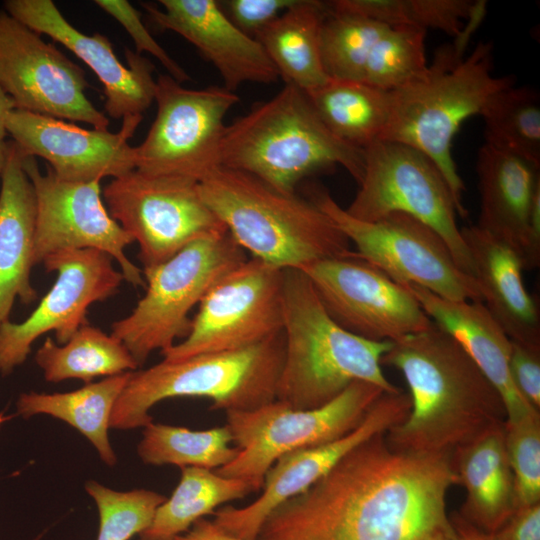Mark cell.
I'll use <instances>...</instances> for the list:
<instances>
[{
  "instance_id": "cell-31",
  "label": "cell",
  "mask_w": 540,
  "mask_h": 540,
  "mask_svg": "<svg viewBox=\"0 0 540 540\" xmlns=\"http://www.w3.org/2000/svg\"><path fill=\"white\" fill-rule=\"evenodd\" d=\"M35 362L47 382L79 379L85 384L100 376L135 371L139 366L125 345L88 322L60 346L50 337L39 347Z\"/></svg>"
},
{
  "instance_id": "cell-11",
  "label": "cell",
  "mask_w": 540,
  "mask_h": 540,
  "mask_svg": "<svg viewBox=\"0 0 540 540\" xmlns=\"http://www.w3.org/2000/svg\"><path fill=\"white\" fill-rule=\"evenodd\" d=\"M364 171L345 211L364 222L390 213L409 214L445 240L462 271L473 263L457 225L458 207L443 174L423 152L398 142L376 140L363 149Z\"/></svg>"
},
{
  "instance_id": "cell-37",
  "label": "cell",
  "mask_w": 540,
  "mask_h": 540,
  "mask_svg": "<svg viewBox=\"0 0 540 540\" xmlns=\"http://www.w3.org/2000/svg\"><path fill=\"white\" fill-rule=\"evenodd\" d=\"M426 30L388 26L367 60L363 82L384 91H394L426 70Z\"/></svg>"
},
{
  "instance_id": "cell-15",
  "label": "cell",
  "mask_w": 540,
  "mask_h": 540,
  "mask_svg": "<svg viewBox=\"0 0 540 540\" xmlns=\"http://www.w3.org/2000/svg\"><path fill=\"white\" fill-rule=\"evenodd\" d=\"M302 270L324 308L343 329L372 341H395L432 320L406 286L351 251Z\"/></svg>"
},
{
  "instance_id": "cell-39",
  "label": "cell",
  "mask_w": 540,
  "mask_h": 540,
  "mask_svg": "<svg viewBox=\"0 0 540 540\" xmlns=\"http://www.w3.org/2000/svg\"><path fill=\"white\" fill-rule=\"evenodd\" d=\"M505 446L517 508L540 503V415L505 422Z\"/></svg>"
},
{
  "instance_id": "cell-25",
  "label": "cell",
  "mask_w": 540,
  "mask_h": 540,
  "mask_svg": "<svg viewBox=\"0 0 540 540\" xmlns=\"http://www.w3.org/2000/svg\"><path fill=\"white\" fill-rule=\"evenodd\" d=\"M460 231L488 312L512 341L540 346L539 308L525 288L518 253L477 225Z\"/></svg>"
},
{
  "instance_id": "cell-22",
  "label": "cell",
  "mask_w": 540,
  "mask_h": 540,
  "mask_svg": "<svg viewBox=\"0 0 540 540\" xmlns=\"http://www.w3.org/2000/svg\"><path fill=\"white\" fill-rule=\"evenodd\" d=\"M163 10L144 7L163 30L181 35L219 72L226 90L244 83L271 84L278 71L262 45L241 31L215 0H160Z\"/></svg>"
},
{
  "instance_id": "cell-6",
  "label": "cell",
  "mask_w": 540,
  "mask_h": 540,
  "mask_svg": "<svg viewBox=\"0 0 540 540\" xmlns=\"http://www.w3.org/2000/svg\"><path fill=\"white\" fill-rule=\"evenodd\" d=\"M199 191L234 241L270 266L303 269L351 252L349 240L311 198L222 166L199 182Z\"/></svg>"
},
{
  "instance_id": "cell-16",
  "label": "cell",
  "mask_w": 540,
  "mask_h": 540,
  "mask_svg": "<svg viewBox=\"0 0 540 540\" xmlns=\"http://www.w3.org/2000/svg\"><path fill=\"white\" fill-rule=\"evenodd\" d=\"M22 164L36 202L34 265L63 250L96 249L117 261L126 282L145 288L142 270L125 253L134 241L105 208L99 181H64L51 169L42 174L32 156Z\"/></svg>"
},
{
  "instance_id": "cell-14",
  "label": "cell",
  "mask_w": 540,
  "mask_h": 540,
  "mask_svg": "<svg viewBox=\"0 0 540 540\" xmlns=\"http://www.w3.org/2000/svg\"><path fill=\"white\" fill-rule=\"evenodd\" d=\"M110 216L139 246L143 268L167 261L190 242L226 230L199 183L132 170L103 190Z\"/></svg>"
},
{
  "instance_id": "cell-19",
  "label": "cell",
  "mask_w": 540,
  "mask_h": 540,
  "mask_svg": "<svg viewBox=\"0 0 540 540\" xmlns=\"http://www.w3.org/2000/svg\"><path fill=\"white\" fill-rule=\"evenodd\" d=\"M410 405L407 393L384 392L352 431L280 457L267 471L256 500L245 507H219L212 513L213 521L234 536L257 540L264 521L277 506L310 488L355 447L402 422Z\"/></svg>"
},
{
  "instance_id": "cell-7",
  "label": "cell",
  "mask_w": 540,
  "mask_h": 540,
  "mask_svg": "<svg viewBox=\"0 0 540 540\" xmlns=\"http://www.w3.org/2000/svg\"><path fill=\"white\" fill-rule=\"evenodd\" d=\"M284 357L283 331L253 346L204 353L132 371L110 417V428L130 430L153 422L151 408L175 397H202L212 410L247 411L276 399Z\"/></svg>"
},
{
  "instance_id": "cell-26",
  "label": "cell",
  "mask_w": 540,
  "mask_h": 540,
  "mask_svg": "<svg viewBox=\"0 0 540 540\" xmlns=\"http://www.w3.org/2000/svg\"><path fill=\"white\" fill-rule=\"evenodd\" d=\"M23 158L17 144L9 142L0 190V325L9 320L16 298L24 304L37 299L30 281L36 202Z\"/></svg>"
},
{
  "instance_id": "cell-20",
  "label": "cell",
  "mask_w": 540,
  "mask_h": 540,
  "mask_svg": "<svg viewBox=\"0 0 540 540\" xmlns=\"http://www.w3.org/2000/svg\"><path fill=\"white\" fill-rule=\"evenodd\" d=\"M141 120L142 115L123 118L120 131L111 133L13 109L6 116L5 130L24 155L48 161L57 178L88 183L135 169V147L128 139Z\"/></svg>"
},
{
  "instance_id": "cell-36",
  "label": "cell",
  "mask_w": 540,
  "mask_h": 540,
  "mask_svg": "<svg viewBox=\"0 0 540 540\" xmlns=\"http://www.w3.org/2000/svg\"><path fill=\"white\" fill-rule=\"evenodd\" d=\"M331 9L359 14L387 26H404L440 30L458 37L463 31L462 20L479 8L469 0H335Z\"/></svg>"
},
{
  "instance_id": "cell-21",
  "label": "cell",
  "mask_w": 540,
  "mask_h": 540,
  "mask_svg": "<svg viewBox=\"0 0 540 540\" xmlns=\"http://www.w3.org/2000/svg\"><path fill=\"white\" fill-rule=\"evenodd\" d=\"M4 6L10 16L65 46L95 73L104 86V108L110 117L142 115L154 101L155 67L147 58L125 48L124 66L107 37L81 33L51 0H7Z\"/></svg>"
},
{
  "instance_id": "cell-38",
  "label": "cell",
  "mask_w": 540,
  "mask_h": 540,
  "mask_svg": "<svg viewBox=\"0 0 540 540\" xmlns=\"http://www.w3.org/2000/svg\"><path fill=\"white\" fill-rule=\"evenodd\" d=\"M85 490L95 501L99 514L97 540H129L151 524L156 509L166 497L147 489L115 491L94 480Z\"/></svg>"
},
{
  "instance_id": "cell-3",
  "label": "cell",
  "mask_w": 540,
  "mask_h": 540,
  "mask_svg": "<svg viewBox=\"0 0 540 540\" xmlns=\"http://www.w3.org/2000/svg\"><path fill=\"white\" fill-rule=\"evenodd\" d=\"M474 25L435 53L418 78L391 91L387 125L379 140L409 145L426 154L439 168L454 196L458 215L467 217L465 185L452 156V141L461 124L481 115L500 91L515 85L513 75L493 74V45L478 42L465 55Z\"/></svg>"
},
{
  "instance_id": "cell-47",
  "label": "cell",
  "mask_w": 540,
  "mask_h": 540,
  "mask_svg": "<svg viewBox=\"0 0 540 540\" xmlns=\"http://www.w3.org/2000/svg\"><path fill=\"white\" fill-rule=\"evenodd\" d=\"M8 147L9 142H5L4 139H0V176L6 163Z\"/></svg>"
},
{
  "instance_id": "cell-45",
  "label": "cell",
  "mask_w": 540,
  "mask_h": 540,
  "mask_svg": "<svg viewBox=\"0 0 540 540\" xmlns=\"http://www.w3.org/2000/svg\"><path fill=\"white\" fill-rule=\"evenodd\" d=\"M453 533L446 540H491L489 534H486L472 525L468 524L461 517L453 519Z\"/></svg>"
},
{
  "instance_id": "cell-4",
  "label": "cell",
  "mask_w": 540,
  "mask_h": 540,
  "mask_svg": "<svg viewBox=\"0 0 540 540\" xmlns=\"http://www.w3.org/2000/svg\"><path fill=\"white\" fill-rule=\"evenodd\" d=\"M284 357L276 399L293 409L321 407L355 381L401 391L382 371L392 341H372L339 326L300 269H284Z\"/></svg>"
},
{
  "instance_id": "cell-24",
  "label": "cell",
  "mask_w": 540,
  "mask_h": 540,
  "mask_svg": "<svg viewBox=\"0 0 540 540\" xmlns=\"http://www.w3.org/2000/svg\"><path fill=\"white\" fill-rule=\"evenodd\" d=\"M476 172L480 195L476 225L513 248L524 270H532L529 220L540 190L539 167L484 143L478 152Z\"/></svg>"
},
{
  "instance_id": "cell-32",
  "label": "cell",
  "mask_w": 540,
  "mask_h": 540,
  "mask_svg": "<svg viewBox=\"0 0 540 540\" xmlns=\"http://www.w3.org/2000/svg\"><path fill=\"white\" fill-rule=\"evenodd\" d=\"M252 492V486L240 478L223 476L206 468H181L180 480L172 495L156 509L150 526L140 536L172 539L222 504Z\"/></svg>"
},
{
  "instance_id": "cell-1",
  "label": "cell",
  "mask_w": 540,
  "mask_h": 540,
  "mask_svg": "<svg viewBox=\"0 0 540 540\" xmlns=\"http://www.w3.org/2000/svg\"><path fill=\"white\" fill-rule=\"evenodd\" d=\"M385 434L361 443L277 506L257 540L449 538L454 527L446 496L457 483L451 457L397 450Z\"/></svg>"
},
{
  "instance_id": "cell-49",
  "label": "cell",
  "mask_w": 540,
  "mask_h": 540,
  "mask_svg": "<svg viewBox=\"0 0 540 540\" xmlns=\"http://www.w3.org/2000/svg\"><path fill=\"white\" fill-rule=\"evenodd\" d=\"M8 419V417H5L3 415L0 414V425L6 420Z\"/></svg>"
},
{
  "instance_id": "cell-44",
  "label": "cell",
  "mask_w": 540,
  "mask_h": 540,
  "mask_svg": "<svg viewBox=\"0 0 540 540\" xmlns=\"http://www.w3.org/2000/svg\"><path fill=\"white\" fill-rule=\"evenodd\" d=\"M175 540H245L234 536L214 521L201 518L185 533L174 537Z\"/></svg>"
},
{
  "instance_id": "cell-5",
  "label": "cell",
  "mask_w": 540,
  "mask_h": 540,
  "mask_svg": "<svg viewBox=\"0 0 540 540\" xmlns=\"http://www.w3.org/2000/svg\"><path fill=\"white\" fill-rule=\"evenodd\" d=\"M220 161L286 194L303 178L338 165L357 183L364 171V151L333 135L307 93L290 84L226 125Z\"/></svg>"
},
{
  "instance_id": "cell-43",
  "label": "cell",
  "mask_w": 540,
  "mask_h": 540,
  "mask_svg": "<svg viewBox=\"0 0 540 540\" xmlns=\"http://www.w3.org/2000/svg\"><path fill=\"white\" fill-rule=\"evenodd\" d=\"M491 540H540V503L517 508Z\"/></svg>"
},
{
  "instance_id": "cell-17",
  "label": "cell",
  "mask_w": 540,
  "mask_h": 540,
  "mask_svg": "<svg viewBox=\"0 0 540 540\" xmlns=\"http://www.w3.org/2000/svg\"><path fill=\"white\" fill-rule=\"evenodd\" d=\"M0 87L15 109L85 122L97 130L109 127V119L85 95L84 70L4 11H0Z\"/></svg>"
},
{
  "instance_id": "cell-35",
  "label": "cell",
  "mask_w": 540,
  "mask_h": 540,
  "mask_svg": "<svg viewBox=\"0 0 540 540\" xmlns=\"http://www.w3.org/2000/svg\"><path fill=\"white\" fill-rule=\"evenodd\" d=\"M387 27L371 18L329 6L320 35L321 60L327 77L363 82L369 55Z\"/></svg>"
},
{
  "instance_id": "cell-2",
  "label": "cell",
  "mask_w": 540,
  "mask_h": 540,
  "mask_svg": "<svg viewBox=\"0 0 540 540\" xmlns=\"http://www.w3.org/2000/svg\"><path fill=\"white\" fill-rule=\"evenodd\" d=\"M381 364L399 370L409 387L407 416L385 434L397 450L451 457L506 422L499 392L461 344L434 321L392 341Z\"/></svg>"
},
{
  "instance_id": "cell-18",
  "label": "cell",
  "mask_w": 540,
  "mask_h": 540,
  "mask_svg": "<svg viewBox=\"0 0 540 540\" xmlns=\"http://www.w3.org/2000/svg\"><path fill=\"white\" fill-rule=\"evenodd\" d=\"M113 258L96 249L63 250L42 264L57 278L35 310L22 322L0 325V374L9 375L24 363L33 342L53 331L60 344L87 323V311L95 302L113 296L124 280Z\"/></svg>"
},
{
  "instance_id": "cell-48",
  "label": "cell",
  "mask_w": 540,
  "mask_h": 540,
  "mask_svg": "<svg viewBox=\"0 0 540 540\" xmlns=\"http://www.w3.org/2000/svg\"><path fill=\"white\" fill-rule=\"evenodd\" d=\"M140 540H175V539L174 538H172V539H153V538L141 537Z\"/></svg>"
},
{
  "instance_id": "cell-41",
  "label": "cell",
  "mask_w": 540,
  "mask_h": 540,
  "mask_svg": "<svg viewBox=\"0 0 540 540\" xmlns=\"http://www.w3.org/2000/svg\"><path fill=\"white\" fill-rule=\"evenodd\" d=\"M297 0L219 1L229 19L244 33L255 37L263 28L296 3Z\"/></svg>"
},
{
  "instance_id": "cell-42",
  "label": "cell",
  "mask_w": 540,
  "mask_h": 540,
  "mask_svg": "<svg viewBox=\"0 0 540 540\" xmlns=\"http://www.w3.org/2000/svg\"><path fill=\"white\" fill-rule=\"evenodd\" d=\"M509 372L512 382L533 408L540 409V346L511 340Z\"/></svg>"
},
{
  "instance_id": "cell-13",
  "label": "cell",
  "mask_w": 540,
  "mask_h": 540,
  "mask_svg": "<svg viewBox=\"0 0 540 540\" xmlns=\"http://www.w3.org/2000/svg\"><path fill=\"white\" fill-rule=\"evenodd\" d=\"M283 284V270L255 258L241 262L211 286L187 336L161 352L163 359L239 350L279 334Z\"/></svg>"
},
{
  "instance_id": "cell-33",
  "label": "cell",
  "mask_w": 540,
  "mask_h": 540,
  "mask_svg": "<svg viewBox=\"0 0 540 540\" xmlns=\"http://www.w3.org/2000/svg\"><path fill=\"white\" fill-rule=\"evenodd\" d=\"M229 428L224 425L206 430L151 422L144 427L137 452L148 465H175L217 470L239 453Z\"/></svg>"
},
{
  "instance_id": "cell-40",
  "label": "cell",
  "mask_w": 540,
  "mask_h": 540,
  "mask_svg": "<svg viewBox=\"0 0 540 540\" xmlns=\"http://www.w3.org/2000/svg\"><path fill=\"white\" fill-rule=\"evenodd\" d=\"M95 3L124 27L135 43L137 54L141 55L146 51L153 55L166 68L168 75L179 83L190 80L184 69L151 36L140 18L139 11L128 1L96 0Z\"/></svg>"
},
{
  "instance_id": "cell-28",
  "label": "cell",
  "mask_w": 540,
  "mask_h": 540,
  "mask_svg": "<svg viewBox=\"0 0 540 540\" xmlns=\"http://www.w3.org/2000/svg\"><path fill=\"white\" fill-rule=\"evenodd\" d=\"M328 11V2L297 0L254 37L285 84L309 92L329 80L320 52L321 27Z\"/></svg>"
},
{
  "instance_id": "cell-9",
  "label": "cell",
  "mask_w": 540,
  "mask_h": 540,
  "mask_svg": "<svg viewBox=\"0 0 540 540\" xmlns=\"http://www.w3.org/2000/svg\"><path fill=\"white\" fill-rule=\"evenodd\" d=\"M383 393L372 383L355 381L332 401L314 409H293L274 400L252 410L227 411L226 426L239 453L215 471L240 478L257 492L280 457L349 433Z\"/></svg>"
},
{
  "instance_id": "cell-30",
  "label": "cell",
  "mask_w": 540,
  "mask_h": 540,
  "mask_svg": "<svg viewBox=\"0 0 540 540\" xmlns=\"http://www.w3.org/2000/svg\"><path fill=\"white\" fill-rule=\"evenodd\" d=\"M306 93L322 122L338 139L362 150L380 139L390 114L389 91L361 81L329 79Z\"/></svg>"
},
{
  "instance_id": "cell-46",
  "label": "cell",
  "mask_w": 540,
  "mask_h": 540,
  "mask_svg": "<svg viewBox=\"0 0 540 540\" xmlns=\"http://www.w3.org/2000/svg\"><path fill=\"white\" fill-rule=\"evenodd\" d=\"M15 109L12 99L0 87V139L6 136L5 119L7 114Z\"/></svg>"
},
{
  "instance_id": "cell-34",
  "label": "cell",
  "mask_w": 540,
  "mask_h": 540,
  "mask_svg": "<svg viewBox=\"0 0 540 540\" xmlns=\"http://www.w3.org/2000/svg\"><path fill=\"white\" fill-rule=\"evenodd\" d=\"M485 144L540 167V98L528 86L497 93L481 113Z\"/></svg>"
},
{
  "instance_id": "cell-23",
  "label": "cell",
  "mask_w": 540,
  "mask_h": 540,
  "mask_svg": "<svg viewBox=\"0 0 540 540\" xmlns=\"http://www.w3.org/2000/svg\"><path fill=\"white\" fill-rule=\"evenodd\" d=\"M406 287L429 318L461 344L499 392L506 410V422L539 413L516 390L509 372L511 339L483 302L450 301L417 285Z\"/></svg>"
},
{
  "instance_id": "cell-10",
  "label": "cell",
  "mask_w": 540,
  "mask_h": 540,
  "mask_svg": "<svg viewBox=\"0 0 540 540\" xmlns=\"http://www.w3.org/2000/svg\"><path fill=\"white\" fill-rule=\"evenodd\" d=\"M310 198L355 245V254L394 282L423 287L450 301L483 302L476 279L461 270L445 240L426 223L401 212L364 222L325 189H314Z\"/></svg>"
},
{
  "instance_id": "cell-12",
  "label": "cell",
  "mask_w": 540,
  "mask_h": 540,
  "mask_svg": "<svg viewBox=\"0 0 540 540\" xmlns=\"http://www.w3.org/2000/svg\"><path fill=\"white\" fill-rule=\"evenodd\" d=\"M156 117L135 147V170L201 182L221 167L227 113L239 97L223 87L188 89L170 75L156 81Z\"/></svg>"
},
{
  "instance_id": "cell-8",
  "label": "cell",
  "mask_w": 540,
  "mask_h": 540,
  "mask_svg": "<svg viewBox=\"0 0 540 540\" xmlns=\"http://www.w3.org/2000/svg\"><path fill=\"white\" fill-rule=\"evenodd\" d=\"M246 259L245 251L223 230L190 242L167 261L143 268L145 295L128 316L112 324L111 334L142 366L151 353L163 352L187 336L191 309L218 279Z\"/></svg>"
},
{
  "instance_id": "cell-27",
  "label": "cell",
  "mask_w": 540,
  "mask_h": 540,
  "mask_svg": "<svg viewBox=\"0 0 540 540\" xmlns=\"http://www.w3.org/2000/svg\"><path fill=\"white\" fill-rule=\"evenodd\" d=\"M457 483L466 490L461 518L492 534L517 509L513 474L505 446V424L493 427L451 455Z\"/></svg>"
},
{
  "instance_id": "cell-29",
  "label": "cell",
  "mask_w": 540,
  "mask_h": 540,
  "mask_svg": "<svg viewBox=\"0 0 540 540\" xmlns=\"http://www.w3.org/2000/svg\"><path fill=\"white\" fill-rule=\"evenodd\" d=\"M131 372L109 376L70 392L22 393L16 403L17 413L24 418L45 414L66 422L89 440L106 465L114 466L117 456L109 440V422Z\"/></svg>"
}]
</instances>
